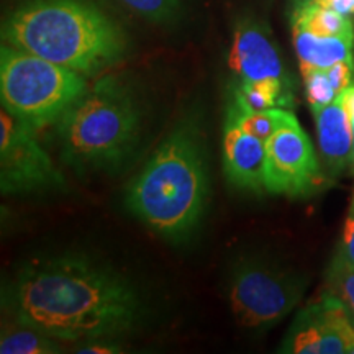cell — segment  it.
<instances>
[{
    "mask_svg": "<svg viewBox=\"0 0 354 354\" xmlns=\"http://www.w3.org/2000/svg\"><path fill=\"white\" fill-rule=\"evenodd\" d=\"M10 310L20 325L73 342L127 331L138 315V300L118 274L61 256L26 266L12 286Z\"/></svg>",
    "mask_w": 354,
    "mask_h": 354,
    "instance_id": "cell-1",
    "label": "cell"
},
{
    "mask_svg": "<svg viewBox=\"0 0 354 354\" xmlns=\"http://www.w3.org/2000/svg\"><path fill=\"white\" fill-rule=\"evenodd\" d=\"M2 38L86 77L117 64L127 51L123 30L88 0H32L8 17Z\"/></svg>",
    "mask_w": 354,
    "mask_h": 354,
    "instance_id": "cell-2",
    "label": "cell"
},
{
    "mask_svg": "<svg viewBox=\"0 0 354 354\" xmlns=\"http://www.w3.org/2000/svg\"><path fill=\"white\" fill-rule=\"evenodd\" d=\"M205 201V162L190 128L172 133L127 189L131 214L166 236H179L196 227Z\"/></svg>",
    "mask_w": 354,
    "mask_h": 354,
    "instance_id": "cell-3",
    "label": "cell"
},
{
    "mask_svg": "<svg viewBox=\"0 0 354 354\" xmlns=\"http://www.w3.org/2000/svg\"><path fill=\"white\" fill-rule=\"evenodd\" d=\"M140 113L128 88L102 77L57 120L63 156L71 166L100 169L118 165L138 138Z\"/></svg>",
    "mask_w": 354,
    "mask_h": 354,
    "instance_id": "cell-4",
    "label": "cell"
},
{
    "mask_svg": "<svg viewBox=\"0 0 354 354\" xmlns=\"http://www.w3.org/2000/svg\"><path fill=\"white\" fill-rule=\"evenodd\" d=\"M87 88L86 76L76 71L51 63L7 43L2 44V109L37 130L50 123H57L66 110Z\"/></svg>",
    "mask_w": 354,
    "mask_h": 354,
    "instance_id": "cell-5",
    "label": "cell"
},
{
    "mask_svg": "<svg viewBox=\"0 0 354 354\" xmlns=\"http://www.w3.org/2000/svg\"><path fill=\"white\" fill-rule=\"evenodd\" d=\"M302 287L286 274L258 264H243L228 284L234 318L246 328H268L282 320L299 302Z\"/></svg>",
    "mask_w": 354,
    "mask_h": 354,
    "instance_id": "cell-6",
    "label": "cell"
},
{
    "mask_svg": "<svg viewBox=\"0 0 354 354\" xmlns=\"http://www.w3.org/2000/svg\"><path fill=\"white\" fill-rule=\"evenodd\" d=\"M32 125L2 109L0 189L3 194L64 187V177L39 145Z\"/></svg>",
    "mask_w": 354,
    "mask_h": 354,
    "instance_id": "cell-7",
    "label": "cell"
},
{
    "mask_svg": "<svg viewBox=\"0 0 354 354\" xmlns=\"http://www.w3.org/2000/svg\"><path fill=\"white\" fill-rule=\"evenodd\" d=\"M320 184L322 172L312 141L294 120L266 143V190L302 197Z\"/></svg>",
    "mask_w": 354,
    "mask_h": 354,
    "instance_id": "cell-8",
    "label": "cell"
},
{
    "mask_svg": "<svg viewBox=\"0 0 354 354\" xmlns=\"http://www.w3.org/2000/svg\"><path fill=\"white\" fill-rule=\"evenodd\" d=\"M354 325L348 308L330 292L299 313L282 353L344 354L351 351Z\"/></svg>",
    "mask_w": 354,
    "mask_h": 354,
    "instance_id": "cell-9",
    "label": "cell"
},
{
    "mask_svg": "<svg viewBox=\"0 0 354 354\" xmlns=\"http://www.w3.org/2000/svg\"><path fill=\"white\" fill-rule=\"evenodd\" d=\"M228 68L238 81L289 82L271 30L254 19H241L234 26Z\"/></svg>",
    "mask_w": 354,
    "mask_h": 354,
    "instance_id": "cell-10",
    "label": "cell"
},
{
    "mask_svg": "<svg viewBox=\"0 0 354 354\" xmlns=\"http://www.w3.org/2000/svg\"><path fill=\"white\" fill-rule=\"evenodd\" d=\"M223 138V169L230 183L253 192L266 190V141L246 133L230 113Z\"/></svg>",
    "mask_w": 354,
    "mask_h": 354,
    "instance_id": "cell-11",
    "label": "cell"
},
{
    "mask_svg": "<svg viewBox=\"0 0 354 354\" xmlns=\"http://www.w3.org/2000/svg\"><path fill=\"white\" fill-rule=\"evenodd\" d=\"M322 156L333 174L353 165V125L344 105V91L328 105L313 112Z\"/></svg>",
    "mask_w": 354,
    "mask_h": 354,
    "instance_id": "cell-12",
    "label": "cell"
},
{
    "mask_svg": "<svg viewBox=\"0 0 354 354\" xmlns=\"http://www.w3.org/2000/svg\"><path fill=\"white\" fill-rule=\"evenodd\" d=\"M292 38L300 64L326 69L342 61L354 63L353 37H317V35L292 25Z\"/></svg>",
    "mask_w": 354,
    "mask_h": 354,
    "instance_id": "cell-13",
    "label": "cell"
},
{
    "mask_svg": "<svg viewBox=\"0 0 354 354\" xmlns=\"http://www.w3.org/2000/svg\"><path fill=\"white\" fill-rule=\"evenodd\" d=\"M234 105L241 112H261L268 109H290L292 86L287 81H238L233 88Z\"/></svg>",
    "mask_w": 354,
    "mask_h": 354,
    "instance_id": "cell-14",
    "label": "cell"
},
{
    "mask_svg": "<svg viewBox=\"0 0 354 354\" xmlns=\"http://www.w3.org/2000/svg\"><path fill=\"white\" fill-rule=\"evenodd\" d=\"M290 24L317 37H353L354 25L349 17L342 15L333 8L315 2V0H299L292 12Z\"/></svg>",
    "mask_w": 354,
    "mask_h": 354,
    "instance_id": "cell-15",
    "label": "cell"
},
{
    "mask_svg": "<svg viewBox=\"0 0 354 354\" xmlns=\"http://www.w3.org/2000/svg\"><path fill=\"white\" fill-rule=\"evenodd\" d=\"M227 113L232 115L246 133L266 141V143H268L281 128H284L289 125V123L297 120L295 115L287 109H268L261 110V112H241V110H238L234 105L230 104Z\"/></svg>",
    "mask_w": 354,
    "mask_h": 354,
    "instance_id": "cell-16",
    "label": "cell"
},
{
    "mask_svg": "<svg viewBox=\"0 0 354 354\" xmlns=\"http://www.w3.org/2000/svg\"><path fill=\"white\" fill-rule=\"evenodd\" d=\"M24 328L8 330L2 333L0 353L2 354H53L59 353V344L53 342L55 338L41 331L21 325Z\"/></svg>",
    "mask_w": 354,
    "mask_h": 354,
    "instance_id": "cell-17",
    "label": "cell"
},
{
    "mask_svg": "<svg viewBox=\"0 0 354 354\" xmlns=\"http://www.w3.org/2000/svg\"><path fill=\"white\" fill-rule=\"evenodd\" d=\"M300 69H302L305 94H307V100L310 107H312V112L323 109L339 95L335 91V87L331 86L326 69L304 64H300Z\"/></svg>",
    "mask_w": 354,
    "mask_h": 354,
    "instance_id": "cell-18",
    "label": "cell"
},
{
    "mask_svg": "<svg viewBox=\"0 0 354 354\" xmlns=\"http://www.w3.org/2000/svg\"><path fill=\"white\" fill-rule=\"evenodd\" d=\"M330 294L344 304L354 318V268L333 259L328 274Z\"/></svg>",
    "mask_w": 354,
    "mask_h": 354,
    "instance_id": "cell-19",
    "label": "cell"
},
{
    "mask_svg": "<svg viewBox=\"0 0 354 354\" xmlns=\"http://www.w3.org/2000/svg\"><path fill=\"white\" fill-rule=\"evenodd\" d=\"M120 2L153 24H165L174 19L180 8V0H120Z\"/></svg>",
    "mask_w": 354,
    "mask_h": 354,
    "instance_id": "cell-20",
    "label": "cell"
},
{
    "mask_svg": "<svg viewBox=\"0 0 354 354\" xmlns=\"http://www.w3.org/2000/svg\"><path fill=\"white\" fill-rule=\"evenodd\" d=\"M335 259L354 268V207H351V212H349L348 218L344 221L343 241Z\"/></svg>",
    "mask_w": 354,
    "mask_h": 354,
    "instance_id": "cell-21",
    "label": "cell"
},
{
    "mask_svg": "<svg viewBox=\"0 0 354 354\" xmlns=\"http://www.w3.org/2000/svg\"><path fill=\"white\" fill-rule=\"evenodd\" d=\"M315 2L320 3V6L333 8L342 15H354V0H315Z\"/></svg>",
    "mask_w": 354,
    "mask_h": 354,
    "instance_id": "cell-22",
    "label": "cell"
},
{
    "mask_svg": "<svg viewBox=\"0 0 354 354\" xmlns=\"http://www.w3.org/2000/svg\"><path fill=\"white\" fill-rule=\"evenodd\" d=\"M77 353H87V354H113L120 353V349L113 344H104V343H94V344H86L81 349H77Z\"/></svg>",
    "mask_w": 354,
    "mask_h": 354,
    "instance_id": "cell-23",
    "label": "cell"
},
{
    "mask_svg": "<svg viewBox=\"0 0 354 354\" xmlns=\"http://www.w3.org/2000/svg\"><path fill=\"white\" fill-rule=\"evenodd\" d=\"M351 167L354 171V125H353V165H351Z\"/></svg>",
    "mask_w": 354,
    "mask_h": 354,
    "instance_id": "cell-24",
    "label": "cell"
},
{
    "mask_svg": "<svg viewBox=\"0 0 354 354\" xmlns=\"http://www.w3.org/2000/svg\"><path fill=\"white\" fill-rule=\"evenodd\" d=\"M351 354H354V339H353V346H351V351H349Z\"/></svg>",
    "mask_w": 354,
    "mask_h": 354,
    "instance_id": "cell-25",
    "label": "cell"
},
{
    "mask_svg": "<svg viewBox=\"0 0 354 354\" xmlns=\"http://www.w3.org/2000/svg\"><path fill=\"white\" fill-rule=\"evenodd\" d=\"M351 207H354V197H353V205Z\"/></svg>",
    "mask_w": 354,
    "mask_h": 354,
    "instance_id": "cell-26",
    "label": "cell"
}]
</instances>
